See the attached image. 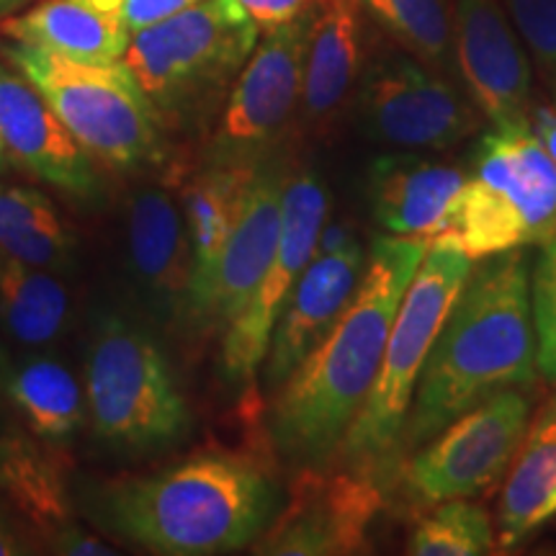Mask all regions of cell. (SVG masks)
I'll return each mask as SVG.
<instances>
[{
    "label": "cell",
    "instance_id": "obj_1",
    "mask_svg": "<svg viewBox=\"0 0 556 556\" xmlns=\"http://www.w3.org/2000/svg\"><path fill=\"white\" fill-rule=\"evenodd\" d=\"M428 242L377 238L368 248L356 294L296 371L278 389L270 435L289 462L323 467L371 392L402 296Z\"/></svg>",
    "mask_w": 556,
    "mask_h": 556
},
{
    "label": "cell",
    "instance_id": "obj_2",
    "mask_svg": "<svg viewBox=\"0 0 556 556\" xmlns=\"http://www.w3.org/2000/svg\"><path fill=\"white\" fill-rule=\"evenodd\" d=\"M536 371L528 258L520 248L505 250L469 270L417 379L397 454L426 446L503 389L533 387Z\"/></svg>",
    "mask_w": 556,
    "mask_h": 556
},
{
    "label": "cell",
    "instance_id": "obj_3",
    "mask_svg": "<svg viewBox=\"0 0 556 556\" xmlns=\"http://www.w3.org/2000/svg\"><path fill=\"white\" fill-rule=\"evenodd\" d=\"M101 518L131 544L165 556L245 548L278 513V490L245 456L199 454L155 475L106 486Z\"/></svg>",
    "mask_w": 556,
    "mask_h": 556
},
{
    "label": "cell",
    "instance_id": "obj_4",
    "mask_svg": "<svg viewBox=\"0 0 556 556\" xmlns=\"http://www.w3.org/2000/svg\"><path fill=\"white\" fill-rule=\"evenodd\" d=\"M86 407L96 435L131 454H157L189 435L191 409L150 328L116 309L93 317Z\"/></svg>",
    "mask_w": 556,
    "mask_h": 556
},
{
    "label": "cell",
    "instance_id": "obj_5",
    "mask_svg": "<svg viewBox=\"0 0 556 556\" xmlns=\"http://www.w3.org/2000/svg\"><path fill=\"white\" fill-rule=\"evenodd\" d=\"M258 24L240 0H199L150 29L131 34V70L160 122L186 124L206 114L258 45Z\"/></svg>",
    "mask_w": 556,
    "mask_h": 556
},
{
    "label": "cell",
    "instance_id": "obj_6",
    "mask_svg": "<svg viewBox=\"0 0 556 556\" xmlns=\"http://www.w3.org/2000/svg\"><path fill=\"white\" fill-rule=\"evenodd\" d=\"M469 270L471 258L458 248L428 245L402 296L377 381L336 454L345 467L381 475L397 456L417 379Z\"/></svg>",
    "mask_w": 556,
    "mask_h": 556
},
{
    "label": "cell",
    "instance_id": "obj_7",
    "mask_svg": "<svg viewBox=\"0 0 556 556\" xmlns=\"http://www.w3.org/2000/svg\"><path fill=\"white\" fill-rule=\"evenodd\" d=\"M0 54L45 96L93 160L135 170L165 157L163 122L124 60L90 65L21 41L0 45Z\"/></svg>",
    "mask_w": 556,
    "mask_h": 556
},
{
    "label": "cell",
    "instance_id": "obj_8",
    "mask_svg": "<svg viewBox=\"0 0 556 556\" xmlns=\"http://www.w3.org/2000/svg\"><path fill=\"white\" fill-rule=\"evenodd\" d=\"M312 11V9H309ZM309 11L266 31L229 88L206 148L214 168H255L287 135L304 90Z\"/></svg>",
    "mask_w": 556,
    "mask_h": 556
},
{
    "label": "cell",
    "instance_id": "obj_9",
    "mask_svg": "<svg viewBox=\"0 0 556 556\" xmlns=\"http://www.w3.org/2000/svg\"><path fill=\"white\" fill-rule=\"evenodd\" d=\"M531 402L520 389H503L479 402L428 446L415 448L405 467V486L417 503L477 497L510 469L523 441Z\"/></svg>",
    "mask_w": 556,
    "mask_h": 556
},
{
    "label": "cell",
    "instance_id": "obj_10",
    "mask_svg": "<svg viewBox=\"0 0 556 556\" xmlns=\"http://www.w3.org/2000/svg\"><path fill=\"white\" fill-rule=\"evenodd\" d=\"M328 222V189L312 168L287 170L281 201V232L270 266L261 283L225 325L222 371L232 384L250 387L266 361L276 319L294 289L296 278L315 255L319 229Z\"/></svg>",
    "mask_w": 556,
    "mask_h": 556
},
{
    "label": "cell",
    "instance_id": "obj_11",
    "mask_svg": "<svg viewBox=\"0 0 556 556\" xmlns=\"http://www.w3.org/2000/svg\"><path fill=\"white\" fill-rule=\"evenodd\" d=\"M479 111L443 73L402 52L381 54L358 88L366 137L400 150H446L479 127Z\"/></svg>",
    "mask_w": 556,
    "mask_h": 556
},
{
    "label": "cell",
    "instance_id": "obj_12",
    "mask_svg": "<svg viewBox=\"0 0 556 556\" xmlns=\"http://www.w3.org/2000/svg\"><path fill=\"white\" fill-rule=\"evenodd\" d=\"M384 505L379 475L345 467H302L291 503L261 533L258 554L340 556L368 548V528Z\"/></svg>",
    "mask_w": 556,
    "mask_h": 556
},
{
    "label": "cell",
    "instance_id": "obj_13",
    "mask_svg": "<svg viewBox=\"0 0 556 556\" xmlns=\"http://www.w3.org/2000/svg\"><path fill=\"white\" fill-rule=\"evenodd\" d=\"M454 58L492 127L531 122V65L497 0H456Z\"/></svg>",
    "mask_w": 556,
    "mask_h": 556
},
{
    "label": "cell",
    "instance_id": "obj_14",
    "mask_svg": "<svg viewBox=\"0 0 556 556\" xmlns=\"http://www.w3.org/2000/svg\"><path fill=\"white\" fill-rule=\"evenodd\" d=\"M127 270L160 325L191 317L193 248L186 212L163 189H139L127 206Z\"/></svg>",
    "mask_w": 556,
    "mask_h": 556
},
{
    "label": "cell",
    "instance_id": "obj_15",
    "mask_svg": "<svg viewBox=\"0 0 556 556\" xmlns=\"http://www.w3.org/2000/svg\"><path fill=\"white\" fill-rule=\"evenodd\" d=\"M0 139L11 163L80 201L101 197L93 157L37 88L0 54Z\"/></svg>",
    "mask_w": 556,
    "mask_h": 556
},
{
    "label": "cell",
    "instance_id": "obj_16",
    "mask_svg": "<svg viewBox=\"0 0 556 556\" xmlns=\"http://www.w3.org/2000/svg\"><path fill=\"white\" fill-rule=\"evenodd\" d=\"M364 248L361 242L336 250L315 253L309 266L296 278L294 289L276 319L274 336L263 361V379L270 392H278L296 366L309 356L312 348L328 336L336 319L356 294L364 274Z\"/></svg>",
    "mask_w": 556,
    "mask_h": 556
},
{
    "label": "cell",
    "instance_id": "obj_17",
    "mask_svg": "<svg viewBox=\"0 0 556 556\" xmlns=\"http://www.w3.org/2000/svg\"><path fill=\"white\" fill-rule=\"evenodd\" d=\"M469 170L518 214L528 245L556 238V160L531 122L486 129L471 148Z\"/></svg>",
    "mask_w": 556,
    "mask_h": 556
},
{
    "label": "cell",
    "instance_id": "obj_18",
    "mask_svg": "<svg viewBox=\"0 0 556 556\" xmlns=\"http://www.w3.org/2000/svg\"><path fill=\"white\" fill-rule=\"evenodd\" d=\"M287 170L281 160L270 155L250 173L238 219L219 261L208 323H232L270 266L281 232Z\"/></svg>",
    "mask_w": 556,
    "mask_h": 556
},
{
    "label": "cell",
    "instance_id": "obj_19",
    "mask_svg": "<svg viewBox=\"0 0 556 556\" xmlns=\"http://www.w3.org/2000/svg\"><path fill=\"white\" fill-rule=\"evenodd\" d=\"M462 168L415 155H379L368 165V206L394 238L430 242L462 191Z\"/></svg>",
    "mask_w": 556,
    "mask_h": 556
},
{
    "label": "cell",
    "instance_id": "obj_20",
    "mask_svg": "<svg viewBox=\"0 0 556 556\" xmlns=\"http://www.w3.org/2000/svg\"><path fill=\"white\" fill-rule=\"evenodd\" d=\"M0 31L11 41L90 65L122 62L131 41L122 0H41L31 11L3 21Z\"/></svg>",
    "mask_w": 556,
    "mask_h": 556
},
{
    "label": "cell",
    "instance_id": "obj_21",
    "mask_svg": "<svg viewBox=\"0 0 556 556\" xmlns=\"http://www.w3.org/2000/svg\"><path fill=\"white\" fill-rule=\"evenodd\" d=\"M361 0H317L304 47L302 109L328 122L343 106L361 70Z\"/></svg>",
    "mask_w": 556,
    "mask_h": 556
},
{
    "label": "cell",
    "instance_id": "obj_22",
    "mask_svg": "<svg viewBox=\"0 0 556 556\" xmlns=\"http://www.w3.org/2000/svg\"><path fill=\"white\" fill-rule=\"evenodd\" d=\"M556 497V397L528 422L523 441L507 471L500 500V544L513 548L554 518Z\"/></svg>",
    "mask_w": 556,
    "mask_h": 556
},
{
    "label": "cell",
    "instance_id": "obj_23",
    "mask_svg": "<svg viewBox=\"0 0 556 556\" xmlns=\"http://www.w3.org/2000/svg\"><path fill=\"white\" fill-rule=\"evenodd\" d=\"M250 173L253 168L206 165L204 173L197 176L191 189L186 191L184 212L193 248L191 317L201 323H208V304H212L219 261L238 219Z\"/></svg>",
    "mask_w": 556,
    "mask_h": 556
},
{
    "label": "cell",
    "instance_id": "obj_24",
    "mask_svg": "<svg viewBox=\"0 0 556 556\" xmlns=\"http://www.w3.org/2000/svg\"><path fill=\"white\" fill-rule=\"evenodd\" d=\"M75 248L73 227L50 197L31 186L0 180V253L65 274L75 266Z\"/></svg>",
    "mask_w": 556,
    "mask_h": 556
},
{
    "label": "cell",
    "instance_id": "obj_25",
    "mask_svg": "<svg viewBox=\"0 0 556 556\" xmlns=\"http://www.w3.org/2000/svg\"><path fill=\"white\" fill-rule=\"evenodd\" d=\"M3 394L39 441L67 446L78 433L86 397L78 379L60 361L37 356L26 364H13Z\"/></svg>",
    "mask_w": 556,
    "mask_h": 556
},
{
    "label": "cell",
    "instance_id": "obj_26",
    "mask_svg": "<svg viewBox=\"0 0 556 556\" xmlns=\"http://www.w3.org/2000/svg\"><path fill=\"white\" fill-rule=\"evenodd\" d=\"M0 325L21 345H50L70 325L65 283L54 270L0 253Z\"/></svg>",
    "mask_w": 556,
    "mask_h": 556
},
{
    "label": "cell",
    "instance_id": "obj_27",
    "mask_svg": "<svg viewBox=\"0 0 556 556\" xmlns=\"http://www.w3.org/2000/svg\"><path fill=\"white\" fill-rule=\"evenodd\" d=\"M0 492L45 528L67 523L70 500L60 467L18 430H0Z\"/></svg>",
    "mask_w": 556,
    "mask_h": 556
},
{
    "label": "cell",
    "instance_id": "obj_28",
    "mask_svg": "<svg viewBox=\"0 0 556 556\" xmlns=\"http://www.w3.org/2000/svg\"><path fill=\"white\" fill-rule=\"evenodd\" d=\"M405 50L446 75L454 58V21L446 0H361Z\"/></svg>",
    "mask_w": 556,
    "mask_h": 556
},
{
    "label": "cell",
    "instance_id": "obj_29",
    "mask_svg": "<svg viewBox=\"0 0 556 556\" xmlns=\"http://www.w3.org/2000/svg\"><path fill=\"white\" fill-rule=\"evenodd\" d=\"M415 556H484L495 552L492 518L484 507L467 497L438 503L428 518L417 523L407 546Z\"/></svg>",
    "mask_w": 556,
    "mask_h": 556
},
{
    "label": "cell",
    "instance_id": "obj_30",
    "mask_svg": "<svg viewBox=\"0 0 556 556\" xmlns=\"http://www.w3.org/2000/svg\"><path fill=\"white\" fill-rule=\"evenodd\" d=\"M531 309L539 340V371L556 381V238L541 242L531 276Z\"/></svg>",
    "mask_w": 556,
    "mask_h": 556
},
{
    "label": "cell",
    "instance_id": "obj_31",
    "mask_svg": "<svg viewBox=\"0 0 556 556\" xmlns=\"http://www.w3.org/2000/svg\"><path fill=\"white\" fill-rule=\"evenodd\" d=\"M526 45L556 65V0H503Z\"/></svg>",
    "mask_w": 556,
    "mask_h": 556
},
{
    "label": "cell",
    "instance_id": "obj_32",
    "mask_svg": "<svg viewBox=\"0 0 556 556\" xmlns=\"http://www.w3.org/2000/svg\"><path fill=\"white\" fill-rule=\"evenodd\" d=\"M193 3H199V0H122V16L129 34H137L176 16Z\"/></svg>",
    "mask_w": 556,
    "mask_h": 556
},
{
    "label": "cell",
    "instance_id": "obj_33",
    "mask_svg": "<svg viewBox=\"0 0 556 556\" xmlns=\"http://www.w3.org/2000/svg\"><path fill=\"white\" fill-rule=\"evenodd\" d=\"M315 3L317 0H240L248 16L258 24V29L266 31L304 16Z\"/></svg>",
    "mask_w": 556,
    "mask_h": 556
},
{
    "label": "cell",
    "instance_id": "obj_34",
    "mask_svg": "<svg viewBox=\"0 0 556 556\" xmlns=\"http://www.w3.org/2000/svg\"><path fill=\"white\" fill-rule=\"evenodd\" d=\"M52 552L65 554V556H111L116 554L114 548H109L99 536L83 531L78 526L62 523L54 528L52 533Z\"/></svg>",
    "mask_w": 556,
    "mask_h": 556
},
{
    "label": "cell",
    "instance_id": "obj_35",
    "mask_svg": "<svg viewBox=\"0 0 556 556\" xmlns=\"http://www.w3.org/2000/svg\"><path fill=\"white\" fill-rule=\"evenodd\" d=\"M531 129L536 131L548 155L556 160V106H533Z\"/></svg>",
    "mask_w": 556,
    "mask_h": 556
},
{
    "label": "cell",
    "instance_id": "obj_36",
    "mask_svg": "<svg viewBox=\"0 0 556 556\" xmlns=\"http://www.w3.org/2000/svg\"><path fill=\"white\" fill-rule=\"evenodd\" d=\"M358 238L353 235V229L343 225V222H325L323 229H319V238H317V248L315 253H336V250L351 245Z\"/></svg>",
    "mask_w": 556,
    "mask_h": 556
},
{
    "label": "cell",
    "instance_id": "obj_37",
    "mask_svg": "<svg viewBox=\"0 0 556 556\" xmlns=\"http://www.w3.org/2000/svg\"><path fill=\"white\" fill-rule=\"evenodd\" d=\"M16 554H24V546H21V541L16 533H13L9 520L0 516V556H16Z\"/></svg>",
    "mask_w": 556,
    "mask_h": 556
},
{
    "label": "cell",
    "instance_id": "obj_38",
    "mask_svg": "<svg viewBox=\"0 0 556 556\" xmlns=\"http://www.w3.org/2000/svg\"><path fill=\"white\" fill-rule=\"evenodd\" d=\"M11 366H13L11 356H9V353H5V348L0 345V392H3L5 379H9V374H11Z\"/></svg>",
    "mask_w": 556,
    "mask_h": 556
},
{
    "label": "cell",
    "instance_id": "obj_39",
    "mask_svg": "<svg viewBox=\"0 0 556 556\" xmlns=\"http://www.w3.org/2000/svg\"><path fill=\"white\" fill-rule=\"evenodd\" d=\"M9 165H11V155H9V150H5L3 139H0V173L9 168Z\"/></svg>",
    "mask_w": 556,
    "mask_h": 556
},
{
    "label": "cell",
    "instance_id": "obj_40",
    "mask_svg": "<svg viewBox=\"0 0 556 556\" xmlns=\"http://www.w3.org/2000/svg\"><path fill=\"white\" fill-rule=\"evenodd\" d=\"M18 3L21 0H0V16H3V13H9L11 9H16Z\"/></svg>",
    "mask_w": 556,
    "mask_h": 556
},
{
    "label": "cell",
    "instance_id": "obj_41",
    "mask_svg": "<svg viewBox=\"0 0 556 556\" xmlns=\"http://www.w3.org/2000/svg\"><path fill=\"white\" fill-rule=\"evenodd\" d=\"M554 516H556V497H554Z\"/></svg>",
    "mask_w": 556,
    "mask_h": 556
}]
</instances>
